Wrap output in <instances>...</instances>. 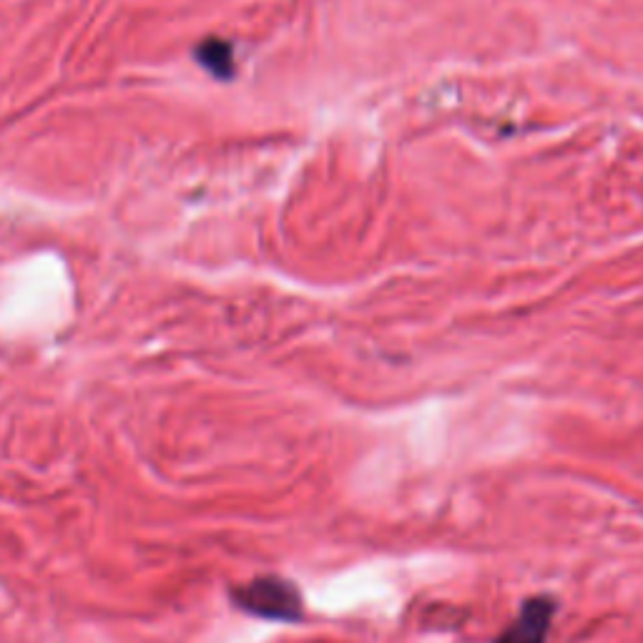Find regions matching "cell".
<instances>
[{
    "mask_svg": "<svg viewBox=\"0 0 643 643\" xmlns=\"http://www.w3.org/2000/svg\"><path fill=\"white\" fill-rule=\"evenodd\" d=\"M239 609L250 611L262 619L297 621L302 615V599L289 581L282 578H256L234 593Z\"/></svg>",
    "mask_w": 643,
    "mask_h": 643,
    "instance_id": "obj_1",
    "label": "cell"
},
{
    "mask_svg": "<svg viewBox=\"0 0 643 643\" xmlns=\"http://www.w3.org/2000/svg\"><path fill=\"white\" fill-rule=\"evenodd\" d=\"M197 61L211 76L232 78L234 76V49L222 39H207L197 45Z\"/></svg>",
    "mask_w": 643,
    "mask_h": 643,
    "instance_id": "obj_3",
    "label": "cell"
},
{
    "mask_svg": "<svg viewBox=\"0 0 643 643\" xmlns=\"http://www.w3.org/2000/svg\"><path fill=\"white\" fill-rule=\"evenodd\" d=\"M550 615H554V603L550 601H528L516 623H510V629L503 633L498 643H544Z\"/></svg>",
    "mask_w": 643,
    "mask_h": 643,
    "instance_id": "obj_2",
    "label": "cell"
}]
</instances>
